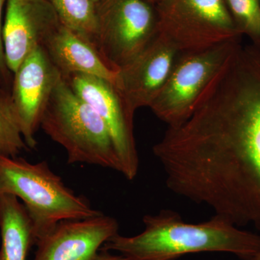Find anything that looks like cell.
I'll list each match as a JSON object with an SVG mask.
<instances>
[{"instance_id":"1","label":"cell","mask_w":260,"mask_h":260,"mask_svg":"<svg viewBox=\"0 0 260 260\" xmlns=\"http://www.w3.org/2000/svg\"><path fill=\"white\" fill-rule=\"evenodd\" d=\"M153 152L171 191L260 233V47L239 43Z\"/></svg>"},{"instance_id":"2","label":"cell","mask_w":260,"mask_h":260,"mask_svg":"<svg viewBox=\"0 0 260 260\" xmlns=\"http://www.w3.org/2000/svg\"><path fill=\"white\" fill-rule=\"evenodd\" d=\"M145 229L138 235L113 236L102 249L136 260H174L186 254L222 252L242 260L260 251V235L215 215L207 221L188 223L172 210L143 218Z\"/></svg>"},{"instance_id":"3","label":"cell","mask_w":260,"mask_h":260,"mask_svg":"<svg viewBox=\"0 0 260 260\" xmlns=\"http://www.w3.org/2000/svg\"><path fill=\"white\" fill-rule=\"evenodd\" d=\"M3 194L23 201L31 220L34 245L59 222L102 213L65 185L47 161L31 164L20 157L0 155V196Z\"/></svg>"},{"instance_id":"4","label":"cell","mask_w":260,"mask_h":260,"mask_svg":"<svg viewBox=\"0 0 260 260\" xmlns=\"http://www.w3.org/2000/svg\"><path fill=\"white\" fill-rule=\"evenodd\" d=\"M40 127L64 148L69 164L99 166L121 174V162L107 124L62 77L53 90Z\"/></svg>"},{"instance_id":"5","label":"cell","mask_w":260,"mask_h":260,"mask_svg":"<svg viewBox=\"0 0 260 260\" xmlns=\"http://www.w3.org/2000/svg\"><path fill=\"white\" fill-rule=\"evenodd\" d=\"M155 8L158 34L181 53L242 41L225 0H160Z\"/></svg>"},{"instance_id":"6","label":"cell","mask_w":260,"mask_h":260,"mask_svg":"<svg viewBox=\"0 0 260 260\" xmlns=\"http://www.w3.org/2000/svg\"><path fill=\"white\" fill-rule=\"evenodd\" d=\"M99 51L118 72L158 34L155 5L148 0H99L95 3Z\"/></svg>"},{"instance_id":"7","label":"cell","mask_w":260,"mask_h":260,"mask_svg":"<svg viewBox=\"0 0 260 260\" xmlns=\"http://www.w3.org/2000/svg\"><path fill=\"white\" fill-rule=\"evenodd\" d=\"M240 42L181 53L165 85L149 107L154 114L168 127L186 121L201 94Z\"/></svg>"},{"instance_id":"8","label":"cell","mask_w":260,"mask_h":260,"mask_svg":"<svg viewBox=\"0 0 260 260\" xmlns=\"http://www.w3.org/2000/svg\"><path fill=\"white\" fill-rule=\"evenodd\" d=\"M61 77L107 124L121 162V174L128 180H133L140 167L134 134L135 114L129 110L119 90L114 83L93 75Z\"/></svg>"},{"instance_id":"9","label":"cell","mask_w":260,"mask_h":260,"mask_svg":"<svg viewBox=\"0 0 260 260\" xmlns=\"http://www.w3.org/2000/svg\"><path fill=\"white\" fill-rule=\"evenodd\" d=\"M61 77L42 47L30 53L13 74L10 90L12 99L23 139L30 150L37 147L36 134Z\"/></svg>"},{"instance_id":"10","label":"cell","mask_w":260,"mask_h":260,"mask_svg":"<svg viewBox=\"0 0 260 260\" xmlns=\"http://www.w3.org/2000/svg\"><path fill=\"white\" fill-rule=\"evenodd\" d=\"M180 54L158 34L135 59L117 72L114 85L132 112L150 107Z\"/></svg>"},{"instance_id":"11","label":"cell","mask_w":260,"mask_h":260,"mask_svg":"<svg viewBox=\"0 0 260 260\" xmlns=\"http://www.w3.org/2000/svg\"><path fill=\"white\" fill-rule=\"evenodd\" d=\"M6 5L2 37L7 65L14 74L61 23L48 0H8Z\"/></svg>"},{"instance_id":"12","label":"cell","mask_w":260,"mask_h":260,"mask_svg":"<svg viewBox=\"0 0 260 260\" xmlns=\"http://www.w3.org/2000/svg\"><path fill=\"white\" fill-rule=\"evenodd\" d=\"M118 231L116 219L103 213L92 218L63 220L37 243L32 260H93Z\"/></svg>"},{"instance_id":"13","label":"cell","mask_w":260,"mask_h":260,"mask_svg":"<svg viewBox=\"0 0 260 260\" xmlns=\"http://www.w3.org/2000/svg\"><path fill=\"white\" fill-rule=\"evenodd\" d=\"M42 47L61 76L85 74L115 83L117 72L109 68L95 48L61 24Z\"/></svg>"},{"instance_id":"14","label":"cell","mask_w":260,"mask_h":260,"mask_svg":"<svg viewBox=\"0 0 260 260\" xmlns=\"http://www.w3.org/2000/svg\"><path fill=\"white\" fill-rule=\"evenodd\" d=\"M0 260H27L34 245L31 220L14 195L0 196Z\"/></svg>"},{"instance_id":"15","label":"cell","mask_w":260,"mask_h":260,"mask_svg":"<svg viewBox=\"0 0 260 260\" xmlns=\"http://www.w3.org/2000/svg\"><path fill=\"white\" fill-rule=\"evenodd\" d=\"M48 1L55 10L61 25L74 32L99 51L95 3L92 0Z\"/></svg>"},{"instance_id":"16","label":"cell","mask_w":260,"mask_h":260,"mask_svg":"<svg viewBox=\"0 0 260 260\" xmlns=\"http://www.w3.org/2000/svg\"><path fill=\"white\" fill-rule=\"evenodd\" d=\"M10 90L0 87V155L15 158L30 148L23 139Z\"/></svg>"},{"instance_id":"17","label":"cell","mask_w":260,"mask_h":260,"mask_svg":"<svg viewBox=\"0 0 260 260\" xmlns=\"http://www.w3.org/2000/svg\"><path fill=\"white\" fill-rule=\"evenodd\" d=\"M236 27L242 37L260 47V0H225Z\"/></svg>"},{"instance_id":"18","label":"cell","mask_w":260,"mask_h":260,"mask_svg":"<svg viewBox=\"0 0 260 260\" xmlns=\"http://www.w3.org/2000/svg\"><path fill=\"white\" fill-rule=\"evenodd\" d=\"M8 0H0V73L4 79L5 85L8 88H11L12 83L13 80V73L9 70L7 65L6 59H5L4 47H3V25H2V13H3V8L5 3H8Z\"/></svg>"},{"instance_id":"19","label":"cell","mask_w":260,"mask_h":260,"mask_svg":"<svg viewBox=\"0 0 260 260\" xmlns=\"http://www.w3.org/2000/svg\"><path fill=\"white\" fill-rule=\"evenodd\" d=\"M93 260H136L123 254H114L109 251L101 249Z\"/></svg>"},{"instance_id":"20","label":"cell","mask_w":260,"mask_h":260,"mask_svg":"<svg viewBox=\"0 0 260 260\" xmlns=\"http://www.w3.org/2000/svg\"><path fill=\"white\" fill-rule=\"evenodd\" d=\"M247 260H260V251H259L256 255L252 256L250 259Z\"/></svg>"},{"instance_id":"21","label":"cell","mask_w":260,"mask_h":260,"mask_svg":"<svg viewBox=\"0 0 260 260\" xmlns=\"http://www.w3.org/2000/svg\"><path fill=\"white\" fill-rule=\"evenodd\" d=\"M2 86H6V85H5L4 79H3V76H2L1 73H0V87Z\"/></svg>"},{"instance_id":"22","label":"cell","mask_w":260,"mask_h":260,"mask_svg":"<svg viewBox=\"0 0 260 260\" xmlns=\"http://www.w3.org/2000/svg\"><path fill=\"white\" fill-rule=\"evenodd\" d=\"M148 1L150 2V3H153L154 5H155L159 3L160 0H148Z\"/></svg>"},{"instance_id":"23","label":"cell","mask_w":260,"mask_h":260,"mask_svg":"<svg viewBox=\"0 0 260 260\" xmlns=\"http://www.w3.org/2000/svg\"><path fill=\"white\" fill-rule=\"evenodd\" d=\"M92 1H93L94 3H96L99 0H92Z\"/></svg>"}]
</instances>
